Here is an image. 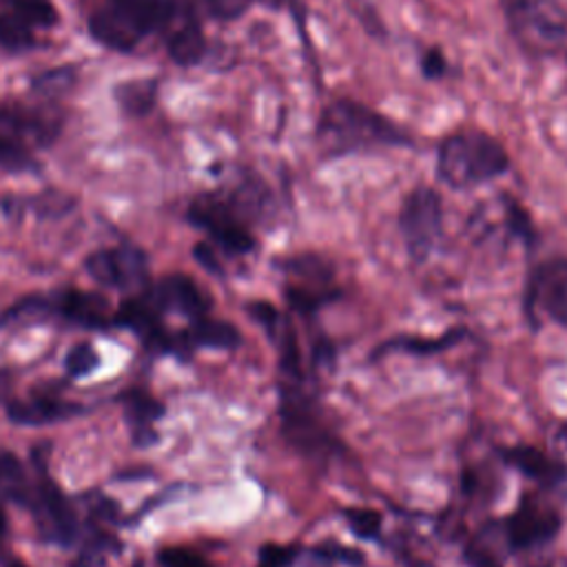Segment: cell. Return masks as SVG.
Wrapping results in <instances>:
<instances>
[{"instance_id":"17","label":"cell","mask_w":567,"mask_h":567,"mask_svg":"<svg viewBox=\"0 0 567 567\" xmlns=\"http://www.w3.org/2000/svg\"><path fill=\"white\" fill-rule=\"evenodd\" d=\"M115 401L122 408V419L128 430L131 443L140 450H146L159 441L157 423L166 414V403L157 399L148 388L144 385H131L124 388Z\"/></svg>"},{"instance_id":"7","label":"cell","mask_w":567,"mask_h":567,"mask_svg":"<svg viewBox=\"0 0 567 567\" xmlns=\"http://www.w3.org/2000/svg\"><path fill=\"white\" fill-rule=\"evenodd\" d=\"M186 219L204 230L208 239L226 255L241 257L257 248L248 217L228 193H202L186 210Z\"/></svg>"},{"instance_id":"18","label":"cell","mask_w":567,"mask_h":567,"mask_svg":"<svg viewBox=\"0 0 567 567\" xmlns=\"http://www.w3.org/2000/svg\"><path fill=\"white\" fill-rule=\"evenodd\" d=\"M166 51L179 66H193L206 55V38L195 9L184 2L173 24L166 29Z\"/></svg>"},{"instance_id":"12","label":"cell","mask_w":567,"mask_h":567,"mask_svg":"<svg viewBox=\"0 0 567 567\" xmlns=\"http://www.w3.org/2000/svg\"><path fill=\"white\" fill-rule=\"evenodd\" d=\"M523 310L534 330L543 319L567 328V257H549L534 266L525 284Z\"/></svg>"},{"instance_id":"22","label":"cell","mask_w":567,"mask_h":567,"mask_svg":"<svg viewBox=\"0 0 567 567\" xmlns=\"http://www.w3.org/2000/svg\"><path fill=\"white\" fill-rule=\"evenodd\" d=\"M463 337H465V330H463V328L447 330V332H443L441 337L401 334V337H394V339L381 343L374 354H385V352H392V350H396V352H410V354H434V352H441V350L452 348V346L458 343Z\"/></svg>"},{"instance_id":"35","label":"cell","mask_w":567,"mask_h":567,"mask_svg":"<svg viewBox=\"0 0 567 567\" xmlns=\"http://www.w3.org/2000/svg\"><path fill=\"white\" fill-rule=\"evenodd\" d=\"M419 66H421L423 78H427V80H441L447 75V60L439 47L425 49L419 60Z\"/></svg>"},{"instance_id":"36","label":"cell","mask_w":567,"mask_h":567,"mask_svg":"<svg viewBox=\"0 0 567 567\" xmlns=\"http://www.w3.org/2000/svg\"><path fill=\"white\" fill-rule=\"evenodd\" d=\"M193 257H195V261H197L204 270H208V272H213V275H217V277L224 275V266H221V261H219V257H217L213 244H208V241H197V244L193 246Z\"/></svg>"},{"instance_id":"28","label":"cell","mask_w":567,"mask_h":567,"mask_svg":"<svg viewBox=\"0 0 567 567\" xmlns=\"http://www.w3.org/2000/svg\"><path fill=\"white\" fill-rule=\"evenodd\" d=\"M35 44L33 29L18 16L0 9V47L7 51H24Z\"/></svg>"},{"instance_id":"26","label":"cell","mask_w":567,"mask_h":567,"mask_svg":"<svg viewBox=\"0 0 567 567\" xmlns=\"http://www.w3.org/2000/svg\"><path fill=\"white\" fill-rule=\"evenodd\" d=\"M157 95V84L153 80H131L115 89L120 106L131 115H142L153 109Z\"/></svg>"},{"instance_id":"1","label":"cell","mask_w":567,"mask_h":567,"mask_svg":"<svg viewBox=\"0 0 567 567\" xmlns=\"http://www.w3.org/2000/svg\"><path fill=\"white\" fill-rule=\"evenodd\" d=\"M315 142L328 159L388 146H414L403 126L352 97H337L321 109Z\"/></svg>"},{"instance_id":"27","label":"cell","mask_w":567,"mask_h":567,"mask_svg":"<svg viewBox=\"0 0 567 567\" xmlns=\"http://www.w3.org/2000/svg\"><path fill=\"white\" fill-rule=\"evenodd\" d=\"M62 365H64L66 379L78 381V379L91 377L102 365V357L91 341H80L66 350Z\"/></svg>"},{"instance_id":"29","label":"cell","mask_w":567,"mask_h":567,"mask_svg":"<svg viewBox=\"0 0 567 567\" xmlns=\"http://www.w3.org/2000/svg\"><path fill=\"white\" fill-rule=\"evenodd\" d=\"M350 532L361 540H377L381 536V514L372 507H343L341 509Z\"/></svg>"},{"instance_id":"23","label":"cell","mask_w":567,"mask_h":567,"mask_svg":"<svg viewBox=\"0 0 567 567\" xmlns=\"http://www.w3.org/2000/svg\"><path fill=\"white\" fill-rule=\"evenodd\" d=\"M498 547H503L501 543V534L494 523L483 525L463 547V560L470 567H503V558ZM505 549V547H503Z\"/></svg>"},{"instance_id":"30","label":"cell","mask_w":567,"mask_h":567,"mask_svg":"<svg viewBox=\"0 0 567 567\" xmlns=\"http://www.w3.org/2000/svg\"><path fill=\"white\" fill-rule=\"evenodd\" d=\"M503 208H505V226L507 230L518 237L525 244H534L536 241V228L532 224L529 213L523 208L520 202H516L509 195H503Z\"/></svg>"},{"instance_id":"13","label":"cell","mask_w":567,"mask_h":567,"mask_svg":"<svg viewBox=\"0 0 567 567\" xmlns=\"http://www.w3.org/2000/svg\"><path fill=\"white\" fill-rule=\"evenodd\" d=\"M84 270L104 288L135 295L151 284L148 257L135 244L97 248L84 257Z\"/></svg>"},{"instance_id":"8","label":"cell","mask_w":567,"mask_h":567,"mask_svg":"<svg viewBox=\"0 0 567 567\" xmlns=\"http://www.w3.org/2000/svg\"><path fill=\"white\" fill-rule=\"evenodd\" d=\"M62 122L53 113L31 111L22 106L0 109V168L11 173L33 171L38 164L31 153L33 144L55 140Z\"/></svg>"},{"instance_id":"2","label":"cell","mask_w":567,"mask_h":567,"mask_svg":"<svg viewBox=\"0 0 567 567\" xmlns=\"http://www.w3.org/2000/svg\"><path fill=\"white\" fill-rule=\"evenodd\" d=\"M277 394L281 434L295 452L312 463H328L343 454V443L326 421L308 374H279Z\"/></svg>"},{"instance_id":"20","label":"cell","mask_w":567,"mask_h":567,"mask_svg":"<svg viewBox=\"0 0 567 567\" xmlns=\"http://www.w3.org/2000/svg\"><path fill=\"white\" fill-rule=\"evenodd\" d=\"M184 341L190 352L195 350H235L241 343V332L235 323L226 319H215L210 315L188 321V326L182 330Z\"/></svg>"},{"instance_id":"5","label":"cell","mask_w":567,"mask_h":567,"mask_svg":"<svg viewBox=\"0 0 567 567\" xmlns=\"http://www.w3.org/2000/svg\"><path fill=\"white\" fill-rule=\"evenodd\" d=\"M182 4V0H104L89 16L86 27L102 47L131 53L148 33L166 31Z\"/></svg>"},{"instance_id":"33","label":"cell","mask_w":567,"mask_h":567,"mask_svg":"<svg viewBox=\"0 0 567 567\" xmlns=\"http://www.w3.org/2000/svg\"><path fill=\"white\" fill-rule=\"evenodd\" d=\"M73 84V69H51L33 80V91L44 95H58Z\"/></svg>"},{"instance_id":"14","label":"cell","mask_w":567,"mask_h":567,"mask_svg":"<svg viewBox=\"0 0 567 567\" xmlns=\"http://www.w3.org/2000/svg\"><path fill=\"white\" fill-rule=\"evenodd\" d=\"M496 527L507 551H527L558 534L560 514L536 494L523 492L516 509L496 520Z\"/></svg>"},{"instance_id":"4","label":"cell","mask_w":567,"mask_h":567,"mask_svg":"<svg viewBox=\"0 0 567 567\" xmlns=\"http://www.w3.org/2000/svg\"><path fill=\"white\" fill-rule=\"evenodd\" d=\"M507 171L509 153L487 131L461 128L445 135L436 146V177L454 190L487 184Z\"/></svg>"},{"instance_id":"31","label":"cell","mask_w":567,"mask_h":567,"mask_svg":"<svg viewBox=\"0 0 567 567\" xmlns=\"http://www.w3.org/2000/svg\"><path fill=\"white\" fill-rule=\"evenodd\" d=\"M301 547L295 543H264L257 551V565L255 567H290L295 560H299Z\"/></svg>"},{"instance_id":"34","label":"cell","mask_w":567,"mask_h":567,"mask_svg":"<svg viewBox=\"0 0 567 567\" xmlns=\"http://www.w3.org/2000/svg\"><path fill=\"white\" fill-rule=\"evenodd\" d=\"M206 11L217 20H237L259 0H202Z\"/></svg>"},{"instance_id":"9","label":"cell","mask_w":567,"mask_h":567,"mask_svg":"<svg viewBox=\"0 0 567 567\" xmlns=\"http://www.w3.org/2000/svg\"><path fill=\"white\" fill-rule=\"evenodd\" d=\"M281 270L286 275L284 297L288 308L306 319L315 317L319 308L341 297V288L334 284L330 261L315 252L286 257Z\"/></svg>"},{"instance_id":"38","label":"cell","mask_w":567,"mask_h":567,"mask_svg":"<svg viewBox=\"0 0 567 567\" xmlns=\"http://www.w3.org/2000/svg\"><path fill=\"white\" fill-rule=\"evenodd\" d=\"M7 529H9V523H7V512H4V505L0 503V543L4 540L7 536Z\"/></svg>"},{"instance_id":"39","label":"cell","mask_w":567,"mask_h":567,"mask_svg":"<svg viewBox=\"0 0 567 567\" xmlns=\"http://www.w3.org/2000/svg\"><path fill=\"white\" fill-rule=\"evenodd\" d=\"M131 567H144V560L142 558H137V560H133V565Z\"/></svg>"},{"instance_id":"11","label":"cell","mask_w":567,"mask_h":567,"mask_svg":"<svg viewBox=\"0 0 567 567\" xmlns=\"http://www.w3.org/2000/svg\"><path fill=\"white\" fill-rule=\"evenodd\" d=\"M399 233L412 261H425L443 233V197L432 186H414L399 208Z\"/></svg>"},{"instance_id":"21","label":"cell","mask_w":567,"mask_h":567,"mask_svg":"<svg viewBox=\"0 0 567 567\" xmlns=\"http://www.w3.org/2000/svg\"><path fill=\"white\" fill-rule=\"evenodd\" d=\"M33 489V470L11 450H0V503L27 507Z\"/></svg>"},{"instance_id":"40","label":"cell","mask_w":567,"mask_h":567,"mask_svg":"<svg viewBox=\"0 0 567 567\" xmlns=\"http://www.w3.org/2000/svg\"><path fill=\"white\" fill-rule=\"evenodd\" d=\"M0 390H2V374H0Z\"/></svg>"},{"instance_id":"25","label":"cell","mask_w":567,"mask_h":567,"mask_svg":"<svg viewBox=\"0 0 567 567\" xmlns=\"http://www.w3.org/2000/svg\"><path fill=\"white\" fill-rule=\"evenodd\" d=\"M0 9L18 16L31 29H51L60 22V13L51 0H0Z\"/></svg>"},{"instance_id":"16","label":"cell","mask_w":567,"mask_h":567,"mask_svg":"<svg viewBox=\"0 0 567 567\" xmlns=\"http://www.w3.org/2000/svg\"><path fill=\"white\" fill-rule=\"evenodd\" d=\"M144 292L162 315L175 312L188 321L210 315L213 308L208 292L184 272H168L155 281L151 279Z\"/></svg>"},{"instance_id":"6","label":"cell","mask_w":567,"mask_h":567,"mask_svg":"<svg viewBox=\"0 0 567 567\" xmlns=\"http://www.w3.org/2000/svg\"><path fill=\"white\" fill-rule=\"evenodd\" d=\"M62 321L80 330L106 332L113 328L111 303L102 292L64 286L47 295H24L0 315V326L18 321Z\"/></svg>"},{"instance_id":"10","label":"cell","mask_w":567,"mask_h":567,"mask_svg":"<svg viewBox=\"0 0 567 567\" xmlns=\"http://www.w3.org/2000/svg\"><path fill=\"white\" fill-rule=\"evenodd\" d=\"M113 328L128 330L137 337L144 352L153 357H175L179 361L190 359V350L184 341L182 330H168L164 323V315L153 306L144 290L128 295L115 310H113Z\"/></svg>"},{"instance_id":"32","label":"cell","mask_w":567,"mask_h":567,"mask_svg":"<svg viewBox=\"0 0 567 567\" xmlns=\"http://www.w3.org/2000/svg\"><path fill=\"white\" fill-rule=\"evenodd\" d=\"M159 567H213L199 551L184 545H166L155 554Z\"/></svg>"},{"instance_id":"15","label":"cell","mask_w":567,"mask_h":567,"mask_svg":"<svg viewBox=\"0 0 567 567\" xmlns=\"http://www.w3.org/2000/svg\"><path fill=\"white\" fill-rule=\"evenodd\" d=\"M86 405L69 401L60 394V385L31 388L27 396L9 399L4 405L7 419L20 427H42L51 423H62L86 414Z\"/></svg>"},{"instance_id":"37","label":"cell","mask_w":567,"mask_h":567,"mask_svg":"<svg viewBox=\"0 0 567 567\" xmlns=\"http://www.w3.org/2000/svg\"><path fill=\"white\" fill-rule=\"evenodd\" d=\"M0 567H29L20 556H13L9 551L0 554Z\"/></svg>"},{"instance_id":"24","label":"cell","mask_w":567,"mask_h":567,"mask_svg":"<svg viewBox=\"0 0 567 567\" xmlns=\"http://www.w3.org/2000/svg\"><path fill=\"white\" fill-rule=\"evenodd\" d=\"M350 565V567H361L365 563V556L348 545H341L337 540H323L306 551L303 567H334V565Z\"/></svg>"},{"instance_id":"19","label":"cell","mask_w":567,"mask_h":567,"mask_svg":"<svg viewBox=\"0 0 567 567\" xmlns=\"http://www.w3.org/2000/svg\"><path fill=\"white\" fill-rule=\"evenodd\" d=\"M501 456L507 465L516 467L520 474L543 487H560L567 481V465L534 445L503 447Z\"/></svg>"},{"instance_id":"3","label":"cell","mask_w":567,"mask_h":567,"mask_svg":"<svg viewBox=\"0 0 567 567\" xmlns=\"http://www.w3.org/2000/svg\"><path fill=\"white\" fill-rule=\"evenodd\" d=\"M51 443H38L31 447L29 461L33 470V489L27 503V512L33 518L35 532L42 543L60 549H75L89 527L75 496H69L49 472Z\"/></svg>"}]
</instances>
